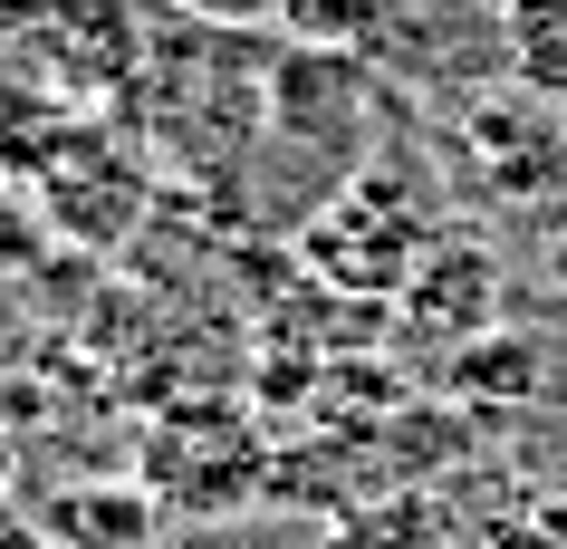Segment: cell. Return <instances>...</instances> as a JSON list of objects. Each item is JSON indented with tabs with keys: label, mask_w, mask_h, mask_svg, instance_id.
Returning a JSON list of instances; mask_svg holds the SVG:
<instances>
[{
	"label": "cell",
	"mask_w": 567,
	"mask_h": 549,
	"mask_svg": "<svg viewBox=\"0 0 567 549\" xmlns=\"http://www.w3.org/2000/svg\"><path fill=\"white\" fill-rule=\"evenodd\" d=\"M269 68H279V30H203V20H174V30H145V59L116 88V116L164 164L231 183L260 154Z\"/></svg>",
	"instance_id": "1"
},
{
	"label": "cell",
	"mask_w": 567,
	"mask_h": 549,
	"mask_svg": "<svg viewBox=\"0 0 567 549\" xmlns=\"http://www.w3.org/2000/svg\"><path fill=\"white\" fill-rule=\"evenodd\" d=\"M375 125H385V68L375 59H337V49H289L269 68V154H308V183H347L375 164Z\"/></svg>",
	"instance_id": "2"
},
{
	"label": "cell",
	"mask_w": 567,
	"mask_h": 549,
	"mask_svg": "<svg viewBox=\"0 0 567 549\" xmlns=\"http://www.w3.org/2000/svg\"><path fill=\"white\" fill-rule=\"evenodd\" d=\"M433 242H443V232H433L423 193L394 174V164L347 174L328 203L299 222V251L318 261V279L357 289V299H404V279L423 271V251H433Z\"/></svg>",
	"instance_id": "3"
},
{
	"label": "cell",
	"mask_w": 567,
	"mask_h": 549,
	"mask_svg": "<svg viewBox=\"0 0 567 549\" xmlns=\"http://www.w3.org/2000/svg\"><path fill=\"white\" fill-rule=\"evenodd\" d=\"M491 308H501V261H491V251L481 242H433L423 251V271L404 279V318H433V337H472L481 347V328H491Z\"/></svg>",
	"instance_id": "4"
},
{
	"label": "cell",
	"mask_w": 567,
	"mask_h": 549,
	"mask_svg": "<svg viewBox=\"0 0 567 549\" xmlns=\"http://www.w3.org/2000/svg\"><path fill=\"white\" fill-rule=\"evenodd\" d=\"M154 511H164V501H154V491H59V501H49V511H39V530H49V540L59 549H135L154 530Z\"/></svg>",
	"instance_id": "5"
},
{
	"label": "cell",
	"mask_w": 567,
	"mask_h": 549,
	"mask_svg": "<svg viewBox=\"0 0 567 549\" xmlns=\"http://www.w3.org/2000/svg\"><path fill=\"white\" fill-rule=\"evenodd\" d=\"M501 49L529 96L567 106V0H501Z\"/></svg>",
	"instance_id": "6"
},
{
	"label": "cell",
	"mask_w": 567,
	"mask_h": 549,
	"mask_svg": "<svg viewBox=\"0 0 567 549\" xmlns=\"http://www.w3.org/2000/svg\"><path fill=\"white\" fill-rule=\"evenodd\" d=\"M394 30V0H279V39L289 49H337V59H375Z\"/></svg>",
	"instance_id": "7"
},
{
	"label": "cell",
	"mask_w": 567,
	"mask_h": 549,
	"mask_svg": "<svg viewBox=\"0 0 567 549\" xmlns=\"http://www.w3.org/2000/svg\"><path fill=\"white\" fill-rule=\"evenodd\" d=\"M164 10L203 30H279V0H164Z\"/></svg>",
	"instance_id": "8"
},
{
	"label": "cell",
	"mask_w": 567,
	"mask_h": 549,
	"mask_svg": "<svg viewBox=\"0 0 567 549\" xmlns=\"http://www.w3.org/2000/svg\"><path fill=\"white\" fill-rule=\"evenodd\" d=\"M87 0H0V39H20V49H39L49 30H68Z\"/></svg>",
	"instance_id": "9"
},
{
	"label": "cell",
	"mask_w": 567,
	"mask_h": 549,
	"mask_svg": "<svg viewBox=\"0 0 567 549\" xmlns=\"http://www.w3.org/2000/svg\"><path fill=\"white\" fill-rule=\"evenodd\" d=\"M10 462H20V454H10V425H0V482H10Z\"/></svg>",
	"instance_id": "10"
}]
</instances>
